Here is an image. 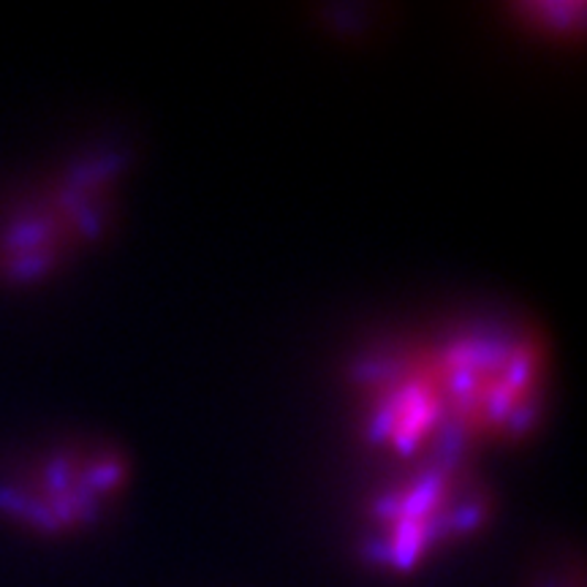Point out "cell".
I'll return each instance as SVG.
<instances>
[{"label":"cell","mask_w":587,"mask_h":587,"mask_svg":"<svg viewBox=\"0 0 587 587\" xmlns=\"http://www.w3.org/2000/svg\"><path fill=\"white\" fill-rule=\"evenodd\" d=\"M444 397L449 438L479 457L525 444L547 414L552 360L542 327L484 316L425 338Z\"/></svg>","instance_id":"obj_1"},{"label":"cell","mask_w":587,"mask_h":587,"mask_svg":"<svg viewBox=\"0 0 587 587\" xmlns=\"http://www.w3.org/2000/svg\"><path fill=\"white\" fill-rule=\"evenodd\" d=\"M495 516V492L479 457L446 446L405 466L370 490L360 509L356 547L375 572L414 574L457 544L479 536Z\"/></svg>","instance_id":"obj_2"},{"label":"cell","mask_w":587,"mask_h":587,"mask_svg":"<svg viewBox=\"0 0 587 587\" xmlns=\"http://www.w3.org/2000/svg\"><path fill=\"white\" fill-rule=\"evenodd\" d=\"M131 484L134 460L115 440H50L0 468V522L36 538H68L107 522Z\"/></svg>","instance_id":"obj_3"},{"label":"cell","mask_w":587,"mask_h":587,"mask_svg":"<svg viewBox=\"0 0 587 587\" xmlns=\"http://www.w3.org/2000/svg\"><path fill=\"white\" fill-rule=\"evenodd\" d=\"M356 436L389 468L455 446L425 340L373 349L351 367Z\"/></svg>","instance_id":"obj_4"},{"label":"cell","mask_w":587,"mask_h":587,"mask_svg":"<svg viewBox=\"0 0 587 587\" xmlns=\"http://www.w3.org/2000/svg\"><path fill=\"white\" fill-rule=\"evenodd\" d=\"M76 254L79 243L61 215L36 191L14 196L0 210V284L39 286L61 273Z\"/></svg>","instance_id":"obj_5"},{"label":"cell","mask_w":587,"mask_h":587,"mask_svg":"<svg viewBox=\"0 0 587 587\" xmlns=\"http://www.w3.org/2000/svg\"><path fill=\"white\" fill-rule=\"evenodd\" d=\"M512 11L522 28L547 41H557V44L566 41L568 44V41L583 36V3H555V0H549V3L514 6Z\"/></svg>","instance_id":"obj_6"}]
</instances>
